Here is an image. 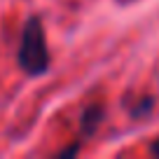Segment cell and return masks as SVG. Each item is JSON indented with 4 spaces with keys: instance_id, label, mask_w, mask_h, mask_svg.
I'll return each instance as SVG.
<instances>
[{
    "instance_id": "6da1fadb",
    "label": "cell",
    "mask_w": 159,
    "mask_h": 159,
    "mask_svg": "<svg viewBox=\"0 0 159 159\" xmlns=\"http://www.w3.org/2000/svg\"><path fill=\"white\" fill-rule=\"evenodd\" d=\"M16 63L28 77H40L49 70L52 56L47 49L45 26L40 16H28L21 30V42L16 52Z\"/></svg>"
},
{
    "instance_id": "5b68a950",
    "label": "cell",
    "mask_w": 159,
    "mask_h": 159,
    "mask_svg": "<svg viewBox=\"0 0 159 159\" xmlns=\"http://www.w3.org/2000/svg\"><path fill=\"white\" fill-rule=\"evenodd\" d=\"M150 150H152V154H154V157H159V138L152 143V148H150Z\"/></svg>"
},
{
    "instance_id": "7a4b0ae2",
    "label": "cell",
    "mask_w": 159,
    "mask_h": 159,
    "mask_svg": "<svg viewBox=\"0 0 159 159\" xmlns=\"http://www.w3.org/2000/svg\"><path fill=\"white\" fill-rule=\"evenodd\" d=\"M103 117H105V108L103 105H98V103L87 105L84 112H82V117H80V134L87 136V138L94 136L96 129L101 126V122H103Z\"/></svg>"
},
{
    "instance_id": "3957f363",
    "label": "cell",
    "mask_w": 159,
    "mask_h": 159,
    "mask_svg": "<svg viewBox=\"0 0 159 159\" xmlns=\"http://www.w3.org/2000/svg\"><path fill=\"white\" fill-rule=\"evenodd\" d=\"M152 105H154L152 98H143V101H138V105H136L134 110H131V115H134V117H140V115L150 112V110H152Z\"/></svg>"
},
{
    "instance_id": "277c9868",
    "label": "cell",
    "mask_w": 159,
    "mask_h": 159,
    "mask_svg": "<svg viewBox=\"0 0 159 159\" xmlns=\"http://www.w3.org/2000/svg\"><path fill=\"white\" fill-rule=\"evenodd\" d=\"M80 143H82V140H75L73 145H70V148H63L59 152V157L61 159H66V157H73V154H77V150H80Z\"/></svg>"
}]
</instances>
